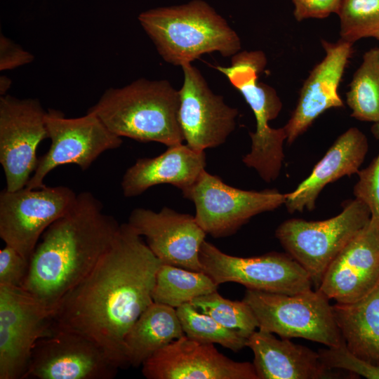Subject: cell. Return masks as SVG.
<instances>
[{"label":"cell","instance_id":"6da1fadb","mask_svg":"<svg viewBox=\"0 0 379 379\" xmlns=\"http://www.w3.org/2000/svg\"><path fill=\"white\" fill-rule=\"evenodd\" d=\"M161 261L127 222L90 273L59 302L53 328L80 334L119 368L129 367L124 338L152 303Z\"/></svg>","mask_w":379,"mask_h":379},{"label":"cell","instance_id":"7a4b0ae2","mask_svg":"<svg viewBox=\"0 0 379 379\" xmlns=\"http://www.w3.org/2000/svg\"><path fill=\"white\" fill-rule=\"evenodd\" d=\"M102 208L91 192L78 194L70 210L44 232L30 257L22 288L53 312L93 269L118 232L120 225Z\"/></svg>","mask_w":379,"mask_h":379},{"label":"cell","instance_id":"3957f363","mask_svg":"<svg viewBox=\"0 0 379 379\" xmlns=\"http://www.w3.org/2000/svg\"><path fill=\"white\" fill-rule=\"evenodd\" d=\"M138 20L159 55L176 66L218 52L233 56L241 49V40L226 20L207 2L152 8L138 15Z\"/></svg>","mask_w":379,"mask_h":379},{"label":"cell","instance_id":"277c9868","mask_svg":"<svg viewBox=\"0 0 379 379\" xmlns=\"http://www.w3.org/2000/svg\"><path fill=\"white\" fill-rule=\"evenodd\" d=\"M179 105V91L167 80L140 79L107 89L88 112L121 138L170 147L184 141L178 120Z\"/></svg>","mask_w":379,"mask_h":379},{"label":"cell","instance_id":"5b68a950","mask_svg":"<svg viewBox=\"0 0 379 379\" xmlns=\"http://www.w3.org/2000/svg\"><path fill=\"white\" fill-rule=\"evenodd\" d=\"M266 64L267 58L262 51H242L232 57L230 66L213 67L240 92L254 114L256 129L249 133L251 151L244 156L242 161L247 167L254 168L263 180L270 182L280 173L286 134L284 127L273 128L269 125L279 115L282 103L272 87L258 81V75Z\"/></svg>","mask_w":379,"mask_h":379},{"label":"cell","instance_id":"8992f818","mask_svg":"<svg viewBox=\"0 0 379 379\" xmlns=\"http://www.w3.org/2000/svg\"><path fill=\"white\" fill-rule=\"evenodd\" d=\"M370 219L368 206L354 199L338 215L325 220H287L277 228L275 237L318 289L330 264Z\"/></svg>","mask_w":379,"mask_h":379},{"label":"cell","instance_id":"52a82bcc","mask_svg":"<svg viewBox=\"0 0 379 379\" xmlns=\"http://www.w3.org/2000/svg\"><path fill=\"white\" fill-rule=\"evenodd\" d=\"M242 300L253 312L258 329L281 338H305L327 347L343 342L330 299L319 289L287 295L246 288Z\"/></svg>","mask_w":379,"mask_h":379},{"label":"cell","instance_id":"ba28073f","mask_svg":"<svg viewBox=\"0 0 379 379\" xmlns=\"http://www.w3.org/2000/svg\"><path fill=\"white\" fill-rule=\"evenodd\" d=\"M182 193L194 203L197 223L215 238L234 234L252 217L277 208L286 198V194L276 189L253 191L233 187L206 170Z\"/></svg>","mask_w":379,"mask_h":379},{"label":"cell","instance_id":"9c48e42d","mask_svg":"<svg viewBox=\"0 0 379 379\" xmlns=\"http://www.w3.org/2000/svg\"><path fill=\"white\" fill-rule=\"evenodd\" d=\"M199 260L202 272L218 285L234 282L248 289L287 295L308 291L313 285L308 273L287 253L237 257L205 240L200 247Z\"/></svg>","mask_w":379,"mask_h":379},{"label":"cell","instance_id":"30bf717a","mask_svg":"<svg viewBox=\"0 0 379 379\" xmlns=\"http://www.w3.org/2000/svg\"><path fill=\"white\" fill-rule=\"evenodd\" d=\"M51 146L39 158L37 166L25 187L45 186V177L56 167L76 164L88 169L103 152L119 147L123 140L112 133L95 114L67 118L60 111L49 109L45 115Z\"/></svg>","mask_w":379,"mask_h":379},{"label":"cell","instance_id":"8fae6325","mask_svg":"<svg viewBox=\"0 0 379 379\" xmlns=\"http://www.w3.org/2000/svg\"><path fill=\"white\" fill-rule=\"evenodd\" d=\"M53 315L22 287L0 286V379H25L34 345L53 331Z\"/></svg>","mask_w":379,"mask_h":379},{"label":"cell","instance_id":"7c38bea8","mask_svg":"<svg viewBox=\"0 0 379 379\" xmlns=\"http://www.w3.org/2000/svg\"><path fill=\"white\" fill-rule=\"evenodd\" d=\"M77 197L65 186L4 189L0 193V237L29 260L44 232L70 210Z\"/></svg>","mask_w":379,"mask_h":379},{"label":"cell","instance_id":"4fadbf2b","mask_svg":"<svg viewBox=\"0 0 379 379\" xmlns=\"http://www.w3.org/2000/svg\"><path fill=\"white\" fill-rule=\"evenodd\" d=\"M46 114L36 99L0 98V164L8 191L25 187L37 166V147L48 138Z\"/></svg>","mask_w":379,"mask_h":379},{"label":"cell","instance_id":"5bb4252c","mask_svg":"<svg viewBox=\"0 0 379 379\" xmlns=\"http://www.w3.org/2000/svg\"><path fill=\"white\" fill-rule=\"evenodd\" d=\"M181 67L184 79L178 91V120L186 145L197 152L222 145L235 129L238 109L215 94L192 63Z\"/></svg>","mask_w":379,"mask_h":379},{"label":"cell","instance_id":"9a60e30c","mask_svg":"<svg viewBox=\"0 0 379 379\" xmlns=\"http://www.w3.org/2000/svg\"><path fill=\"white\" fill-rule=\"evenodd\" d=\"M34 345L25 378L112 379L117 368L95 343L72 331L53 328Z\"/></svg>","mask_w":379,"mask_h":379},{"label":"cell","instance_id":"2e32d148","mask_svg":"<svg viewBox=\"0 0 379 379\" xmlns=\"http://www.w3.org/2000/svg\"><path fill=\"white\" fill-rule=\"evenodd\" d=\"M142 366L147 379H258L253 363L235 361L214 344L185 335L158 350Z\"/></svg>","mask_w":379,"mask_h":379},{"label":"cell","instance_id":"e0dca14e","mask_svg":"<svg viewBox=\"0 0 379 379\" xmlns=\"http://www.w3.org/2000/svg\"><path fill=\"white\" fill-rule=\"evenodd\" d=\"M128 223L163 264L202 272L199 250L206 233L194 216L164 207L159 212L137 208Z\"/></svg>","mask_w":379,"mask_h":379},{"label":"cell","instance_id":"ac0fdd59","mask_svg":"<svg viewBox=\"0 0 379 379\" xmlns=\"http://www.w3.org/2000/svg\"><path fill=\"white\" fill-rule=\"evenodd\" d=\"M378 284L379 224L371 218L330 264L318 289L336 302H352Z\"/></svg>","mask_w":379,"mask_h":379},{"label":"cell","instance_id":"d6986e66","mask_svg":"<svg viewBox=\"0 0 379 379\" xmlns=\"http://www.w3.org/2000/svg\"><path fill=\"white\" fill-rule=\"evenodd\" d=\"M321 44L326 55L305 81L296 107L284 126L288 144L304 133L326 110L343 107L338 89L352 54V44L340 39L334 43L322 40Z\"/></svg>","mask_w":379,"mask_h":379},{"label":"cell","instance_id":"ffe728a7","mask_svg":"<svg viewBox=\"0 0 379 379\" xmlns=\"http://www.w3.org/2000/svg\"><path fill=\"white\" fill-rule=\"evenodd\" d=\"M246 347L254 354L253 364L258 379L335 378L339 373L321 362L319 352L278 339L272 333L258 329L247 339Z\"/></svg>","mask_w":379,"mask_h":379},{"label":"cell","instance_id":"44dd1931","mask_svg":"<svg viewBox=\"0 0 379 379\" xmlns=\"http://www.w3.org/2000/svg\"><path fill=\"white\" fill-rule=\"evenodd\" d=\"M366 136L352 127L340 135L315 165L310 175L292 192L284 204L290 213L312 211L323 188L345 176L357 173L368 152Z\"/></svg>","mask_w":379,"mask_h":379},{"label":"cell","instance_id":"7402d4cb","mask_svg":"<svg viewBox=\"0 0 379 379\" xmlns=\"http://www.w3.org/2000/svg\"><path fill=\"white\" fill-rule=\"evenodd\" d=\"M206 165L204 151H195L183 143L170 146L157 157L138 159L125 172L121 189L126 197L140 195L161 184L173 185L182 192L196 182Z\"/></svg>","mask_w":379,"mask_h":379},{"label":"cell","instance_id":"603a6c76","mask_svg":"<svg viewBox=\"0 0 379 379\" xmlns=\"http://www.w3.org/2000/svg\"><path fill=\"white\" fill-rule=\"evenodd\" d=\"M333 316L347 349L379 366V284L368 295L352 302H335Z\"/></svg>","mask_w":379,"mask_h":379},{"label":"cell","instance_id":"cb8c5ba5","mask_svg":"<svg viewBox=\"0 0 379 379\" xmlns=\"http://www.w3.org/2000/svg\"><path fill=\"white\" fill-rule=\"evenodd\" d=\"M183 335L176 309L153 302L125 335L124 350L128 366L142 365L158 350Z\"/></svg>","mask_w":379,"mask_h":379},{"label":"cell","instance_id":"d4e9b609","mask_svg":"<svg viewBox=\"0 0 379 379\" xmlns=\"http://www.w3.org/2000/svg\"><path fill=\"white\" fill-rule=\"evenodd\" d=\"M218 286L204 272L162 263L156 274L152 299L176 309L197 297L218 291Z\"/></svg>","mask_w":379,"mask_h":379},{"label":"cell","instance_id":"484cf974","mask_svg":"<svg viewBox=\"0 0 379 379\" xmlns=\"http://www.w3.org/2000/svg\"><path fill=\"white\" fill-rule=\"evenodd\" d=\"M351 117L362 121H379V48L363 55L346 93Z\"/></svg>","mask_w":379,"mask_h":379},{"label":"cell","instance_id":"4316f807","mask_svg":"<svg viewBox=\"0 0 379 379\" xmlns=\"http://www.w3.org/2000/svg\"><path fill=\"white\" fill-rule=\"evenodd\" d=\"M176 310L187 338L202 343L219 344L233 352H239L246 347L247 338L201 312L190 302L181 305Z\"/></svg>","mask_w":379,"mask_h":379},{"label":"cell","instance_id":"83f0119b","mask_svg":"<svg viewBox=\"0 0 379 379\" xmlns=\"http://www.w3.org/2000/svg\"><path fill=\"white\" fill-rule=\"evenodd\" d=\"M190 303L201 312L247 338L258 328L257 319L247 303L226 299L218 291L197 297Z\"/></svg>","mask_w":379,"mask_h":379},{"label":"cell","instance_id":"f1b7e54d","mask_svg":"<svg viewBox=\"0 0 379 379\" xmlns=\"http://www.w3.org/2000/svg\"><path fill=\"white\" fill-rule=\"evenodd\" d=\"M340 39L354 44L379 33V0H340Z\"/></svg>","mask_w":379,"mask_h":379},{"label":"cell","instance_id":"f546056e","mask_svg":"<svg viewBox=\"0 0 379 379\" xmlns=\"http://www.w3.org/2000/svg\"><path fill=\"white\" fill-rule=\"evenodd\" d=\"M318 352L321 362L328 369L344 370L368 379H379V366L352 353L344 340L338 346L320 349Z\"/></svg>","mask_w":379,"mask_h":379},{"label":"cell","instance_id":"4dcf8cb0","mask_svg":"<svg viewBox=\"0 0 379 379\" xmlns=\"http://www.w3.org/2000/svg\"><path fill=\"white\" fill-rule=\"evenodd\" d=\"M371 132L379 140V121L374 123ZM359 180L354 187L355 199L364 203L371 218L379 224V154L365 168L357 172Z\"/></svg>","mask_w":379,"mask_h":379},{"label":"cell","instance_id":"1f68e13d","mask_svg":"<svg viewBox=\"0 0 379 379\" xmlns=\"http://www.w3.org/2000/svg\"><path fill=\"white\" fill-rule=\"evenodd\" d=\"M29 267V260L6 244L0 251V286L22 287Z\"/></svg>","mask_w":379,"mask_h":379},{"label":"cell","instance_id":"d6a6232c","mask_svg":"<svg viewBox=\"0 0 379 379\" xmlns=\"http://www.w3.org/2000/svg\"><path fill=\"white\" fill-rule=\"evenodd\" d=\"M293 14L298 21L307 18H324L337 13L340 0H292Z\"/></svg>","mask_w":379,"mask_h":379},{"label":"cell","instance_id":"836d02e7","mask_svg":"<svg viewBox=\"0 0 379 379\" xmlns=\"http://www.w3.org/2000/svg\"><path fill=\"white\" fill-rule=\"evenodd\" d=\"M33 55L6 36L0 37V69L6 70L27 64Z\"/></svg>","mask_w":379,"mask_h":379},{"label":"cell","instance_id":"e575fe53","mask_svg":"<svg viewBox=\"0 0 379 379\" xmlns=\"http://www.w3.org/2000/svg\"><path fill=\"white\" fill-rule=\"evenodd\" d=\"M11 80L5 77V76H1V79H0V92H1V94L4 95L6 91L10 87V85H11Z\"/></svg>","mask_w":379,"mask_h":379},{"label":"cell","instance_id":"d590c367","mask_svg":"<svg viewBox=\"0 0 379 379\" xmlns=\"http://www.w3.org/2000/svg\"><path fill=\"white\" fill-rule=\"evenodd\" d=\"M375 39H378L379 40V33L377 34V36H375Z\"/></svg>","mask_w":379,"mask_h":379}]
</instances>
